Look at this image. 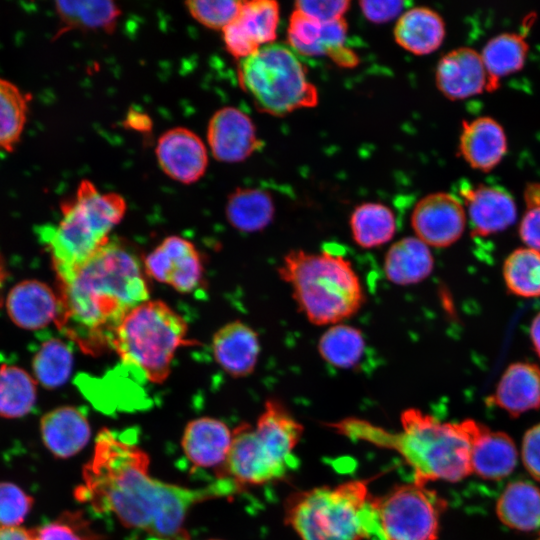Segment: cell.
Instances as JSON below:
<instances>
[{
	"label": "cell",
	"instance_id": "obj_4",
	"mask_svg": "<svg viewBox=\"0 0 540 540\" xmlns=\"http://www.w3.org/2000/svg\"><path fill=\"white\" fill-rule=\"evenodd\" d=\"M277 272L291 289L298 311L314 325L342 323L364 305L359 275L340 254L292 249L283 256Z\"/></svg>",
	"mask_w": 540,
	"mask_h": 540
},
{
	"label": "cell",
	"instance_id": "obj_32",
	"mask_svg": "<svg viewBox=\"0 0 540 540\" xmlns=\"http://www.w3.org/2000/svg\"><path fill=\"white\" fill-rule=\"evenodd\" d=\"M349 226L353 241L363 249H374L391 241L397 231L394 212L377 202H365L355 207Z\"/></svg>",
	"mask_w": 540,
	"mask_h": 540
},
{
	"label": "cell",
	"instance_id": "obj_14",
	"mask_svg": "<svg viewBox=\"0 0 540 540\" xmlns=\"http://www.w3.org/2000/svg\"><path fill=\"white\" fill-rule=\"evenodd\" d=\"M207 143L213 157L225 163L244 161L263 146L251 118L232 106L223 107L212 115L207 127Z\"/></svg>",
	"mask_w": 540,
	"mask_h": 540
},
{
	"label": "cell",
	"instance_id": "obj_30",
	"mask_svg": "<svg viewBox=\"0 0 540 540\" xmlns=\"http://www.w3.org/2000/svg\"><path fill=\"white\" fill-rule=\"evenodd\" d=\"M496 514L507 527L531 531L540 527V489L528 481L510 482L496 503Z\"/></svg>",
	"mask_w": 540,
	"mask_h": 540
},
{
	"label": "cell",
	"instance_id": "obj_23",
	"mask_svg": "<svg viewBox=\"0 0 540 540\" xmlns=\"http://www.w3.org/2000/svg\"><path fill=\"white\" fill-rule=\"evenodd\" d=\"M232 441V431L221 420L200 417L187 423L181 445L195 466L209 468L224 464Z\"/></svg>",
	"mask_w": 540,
	"mask_h": 540
},
{
	"label": "cell",
	"instance_id": "obj_49",
	"mask_svg": "<svg viewBox=\"0 0 540 540\" xmlns=\"http://www.w3.org/2000/svg\"><path fill=\"white\" fill-rule=\"evenodd\" d=\"M530 337L533 348L540 358V312L535 315L530 326Z\"/></svg>",
	"mask_w": 540,
	"mask_h": 540
},
{
	"label": "cell",
	"instance_id": "obj_18",
	"mask_svg": "<svg viewBox=\"0 0 540 540\" xmlns=\"http://www.w3.org/2000/svg\"><path fill=\"white\" fill-rule=\"evenodd\" d=\"M211 347L217 364L233 378L251 375L261 352L257 332L241 320L220 327L212 337Z\"/></svg>",
	"mask_w": 540,
	"mask_h": 540
},
{
	"label": "cell",
	"instance_id": "obj_39",
	"mask_svg": "<svg viewBox=\"0 0 540 540\" xmlns=\"http://www.w3.org/2000/svg\"><path fill=\"white\" fill-rule=\"evenodd\" d=\"M31 540H101L81 512H64L55 520L30 529Z\"/></svg>",
	"mask_w": 540,
	"mask_h": 540
},
{
	"label": "cell",
	"instance_id": "obj_11",
	"mask_svg": "<svg viewBox=\"0 0 540 540\" xmlns=\"http://www.w3.org/2000/svg\"><path fill=\"white\" fill-rule=\"evenodd\" d=\"M142 261L149 278L179 293H192L203 284L202 256L191 241L181 236L166 237Z\"/></svg>",
	"mask_w": 540,
	"mask_h": 540
},
{
	"label": "cell",
	"instance_id": "obj_41",
	"mask_svg": "<svg viewBox=\"0 0 540 540\" xmlns=\"http://www.w3.org/2000/svg\"><path fill=\"white\" fill-rule=\"evenodd\" d=\"M33 503V498L16 484L0 482V526H19Z\"/></svg>",
	"mask_w": 540,
	"mask_h": 540
},
{
	"label": "cell",
	"instance_id": "obj_10",
	"mask_svg": "<svg viewBox=\"0 0 540 540\" xmlns=\"http://www.w3.org/2000/svg\"><path fill=\"white\" fill-rule=\"evenodd\" d=\"M292 465L280 459L253 425L242 423L232 431L227 458L219 478L245 485H263L285 477Z\"/></svg>",
	"mask_w": 540,
	"mask_h": 540
},
{
	"label": "cell",
	"instance_id": "obj_45",
	"mask_svg": "<svg viewBox=\"0 0 540 540\" xmlns=\"http://www.w3.org/2000/svg\"><path fill=\"white\" fill-rule=\"evenodd\" d=\"M360 9L369 21L381 24L396 18L405 7L403 1H361Z\"/></svg>",
	"mask_w": 540,
	"mask_h": 540
},
{
	"label": "cell",
	"instance_id": "obj_12",
	"mask_svg": "<svg viewBox=\"0 0 540 540\" xmlns=\"http://www.w3.org/2000/svg\"><path fill=\"white\" fill-rule=\"evenodd\" d=\"M461 200L446 192L431 193L413 208L411 227L415 237L429 247L445 248L457 242L466 226V211Z\"/></svg>",
	"mask_w": 540,
	"mask_h": 540
},
{
	"label": "cell",
	"instance_id": "obj_34",
	"mask_svg": "<svg viewBox=\"0 0 540 540\" xmlns=\"http://www.w3.org/2000/svg\"><path fill=\"white\" fill-rule=\"evenodd\" d=\"M56 10L65 29L112 32L121 15L120 7L109 0L59 1Z\"/></svg>",
	"mask_w": 540,
	"mask_h": 540
},
{
	"label": "cell",
	"instance_id": "obj_16",
	"mask_svg": "<svg viewBox=\"0 0 540 540\" xmlns=\"http://www.w3.org/2000/svg\"><path fill=\"white\" fill-rule=\"evenodd\" d=\"M460 195L467 208L472 234L489 236L512 225L517 217V207L512 195L496 185L479 183L463 185Z\"/></svg>",
	"mask_w": 540,
	"mask_h": 540
},
{
	"label": "cell",
	"instance_id": "obj_8",
	"mask_svg": "<svg viewBox=\"0 0 540 540\" xmlns=\"http://www.w3.org/2000/svg\"><path fill=\"white\" fill-rule=\"evenodd\" d=\"M238 81L256 108L273 116L314 107L318 92L295 52L280 43L261 47L239 60Z\"/></svg>",
	"mask_w": 540,
	"mask_h": 540
},
{
	"label": "cell",
	"instance_id": "obj_9",
	"mask_svg": "<svg viewBox=\"0 0 540 540\" xmlns=\"http://www.w3.org/2000/svg\"><path fill=\"white\" fill-rule=\"evenodd\" d=\"M446 506L436 491L414 481L372 496L379 535L384 540H437Z\"/></svg>",
	"mask_w": 540,
	"mask_h": 540
},
{
	"label": "cell",
	"instance_id": "obj_37",
	"mask_svg": "<svg viewBox=\"0 0 540 540\" xmlns=\"http://www.w3.org/2000/svg\"><path fill=\"white\" fill-rule=\"evenodd\" d=\"M72 367V350L66 342L58 338L45 341L32 362L37 382L47 389H55L65 384L71 375Z\"/></svg>",
	"mask_w": 540,
	"mask_h": 540
},
{
	"label": "cell",
	"instance_id": "obj_43",
	"mask_svg": "<svg viewBox=\"0 0 540 540\" xmlns=\"http://www.w3.org/2000/svg\"><path fill=\"white\" fill-rule=\"evenodd\" d=\"M350 2L345 0H300L295 9L322 23L343 18Z\"/></svg>",
	"mask_w": 540,
	"mask_h": 540
},
{
	"label": "cell",
	"instance_id": "obj_35",
	"mask_svg": "<svg viewBox=\"0 0 540 540\" xmlns=\"http://www.w3.org/2000/svg\"><path fill=\"white\" fill-rule=\"evenodd\" d=\"M37 397L35 380L22 368L0 367V416L20 418L34 407Z\"/></svg>",
	"mask_w": 540,
	"mask_h": 540
},
{
	"label": "cell",
	"instance_id": "obj_1",
	"mask_svg": "<svg viewBox=\"0 0 540 540\" xmlns=\"http://www.w3.org/2000/svg\"><path fill=\"white\" fill-rule=\"evenodd\" d=\"M149 465L143 449L103 429L83 468V485L76 497L154 540H188L184 523L196 504L234 495L241 488L226 478L202 488L182 487L151 477Z\"/></svg>",
	"mask_w": 540,
	"mask_h": 540
},
{
	"label": "cell",
	"instance_id": "obj_29",
	"mask_svg": "<svg viewBox=\"0 0 540 540\" xmlns=\"http://www.w3.org/2000/svg\"><path fill=\"white\" fill-rule=\"evenodd\" d=\"M225 215L239 232H260L272 222L275 204L270 193L263 189L239 187L228 195Z\"/></svg>",
	"mask_w": 540,
	"mask_h": 540
},
{
	"label": "cell",
	"instance_id": "obj_44",
	"mask_svg": "<svg viewBox=\"0 0 540 540\" xmlns=\"http://www.w3.org/2000/svg\"><path fill=\"white\" fill-rule=\"evenodd\" d=\"M521 456L530 475L540 481V423L526 431L522 441Z\"/></svg>",
	"mask_w": 540,
	"mask_h": 540
},
{
	"label": "cell",
	"instance_id": "obj_48",
	"mask_svg": "<svg viewBox=\"0 0 540 540\" xmlns=\"http://www.w3.org/2000/svg\"><path fill=\"white\" fill-rule=\"evenodd\" d=\"M0 540H31L30 529L20 526H0Z\"/></svg>",
	"mask_w": 540,
	"mask_h": 540
},
{
	"label": "cell",
	"instance_id": "obj_26",
	"mask_svg": "<svg viewBox=\"0 0 540 540\" xmlns=\"http://www.w3.org/2000/svg\"><path fill=\"white\" fill-rule=\"evenodd\" d=\"M518 451L506 433L491 431L482 425L471 449V469L482 479L498 481L512 473Z\"/></svg>",
	"mask_w": 540,
	"mask_h": 540
},
{
	"label": "cell",
	"instance_id": "obj_21",
	"mask_svg": "<svg viewBox=\"0 0 540 540\" xmlns=\"http://www.w3.org/2000/svg\"><path fill=\"white\" fill-rule=\"evenodd\" d=\"M488 401L517 417L540 408V368L529 362L510 364Z\"/></svg>",
	"mask_w": 540,
	"mask_h": 540
},
{
	"label": "cell",
	"instance_id": "obj_5",
	"mask_svg": "<svg viewBox=\"0 0 540 540\" xmlns=\"http://www.w3.org/2000/svg\"><path fill=\"white\" fill-rule=\"evenodd\" d=\"M126 209L120 194L100 192L86 179L79 183L75 195L61 204L58 224L39 230L60 284L69 281L110 241V233Z\"/></svg>",
	"mask_w": 540,
	"mask_h": 540
},
{
	"label": "cell",
	"instance_id": "obj_6",
	"mask_svg": "<svg viewBox=\"0 0 540 540\" xmlns=\"http://www.w3.org/2000/svg\"><path fill=\"white\" fill-rule=\"evenodd\" d=\"M369 479L291 493L284 522L299 540H365L379 535Z\"/></svg>",
	"mask_w": 540,
	"mask_h": 540
},
{
	"label": "cell",
	"instance_id": "obj_3",
	"mask_svg": "<svg viewBox=\"0 0 540 540\" xmlns=\"http://www.w3.org/2000/svg\"><path fill=\"white\" fill-rule=\"evenodd\" d=\"M400 422L396 433L352 417L329 426L350 439L394 450L412 468L418 484L457 482L472 473L471 449L482 424L471 419L441 422L416 408L405 409Z\"/></svg>",
	"mask_w": 540,
	"mask_h": 540
},
{
	"label": "cell",
	"instance_id": "obj_2",
	"mask_svg": "<svg viewBox=\"0 0 540 540\" xmlns=\"http://www.w3.org/2000/svg\"><path fill=\"white\" fill-rule=\"evenodd\" d=\"M143 261L119 240L110 241L69 281L60 284L57 326L86 353L112 348L127 314L149 300Z\"/></svg>",
	"mask_w": 540,
	"mask_h": 540
},
{
	"label": "cell",
	"instance_id": "obj_27",
	"mask_svg": "<svg viewBox=\"0 0 540 540\" xmlns=\"http://www.w3.org/2000/svg\"><path fill=\"white\" fill-rule=\"evenodd\" d=\"M445 22L429 7H413L402 14L394 28L396 42L415 55L438 49L445 38Z\"/></svg>",
	"mask_w": 540,
	"mask_h": 540
},
{
	"label": "cell",
	"instance_id": "obj_13",
	"mask_svg": "<svg viewBox=\"0 0 540 540\" xmlns=\"http://www.w3.org/2000/svg\"><path fill=\"white\" fill-rule=\"evenodd\" d=\"M279 19L280 7L276 1H243L238 16L222 31L226 50L241 60L274 43Z\"/></svg>",
	"mask_w": 540,
	"mask_h": 540
},
{
	"label": "cell",
	"instance_id": "obj_19",
	"mask_svg": "<svg viewBox=\"0 0 540 540\" xmlns=\"http://www.w3.org/2000/svg\"><path fill=\"white\" fill-rule=\"evenodd\" d=\"M507 148L504 128L493 117L479 116L462 122L459 153L473 169L483 172L494 169Z\"/></svg>",
	"mask_w": 540,
	"mask_h": 540
},
{
	"label": "cell",
	"instance_id": "obj_50",
	"mask_svg": "<svg viewBox=\"0 0 540 540\" xmlns=\"http://www.w3.org/2000/svg\"><path fill=\"white\" fill-rule=\"evenodd\" d=\"M537 540H540V535H539V537L537 538Z\"/></svg>",
	"mask_w": 540,
	"mask_h": 540
},
{
	"label": "cell",
	"instance_id": "obj_15",
	"mask_svg": "<svg viewBox=\"0 0 540 540\" xmlns=\"http://www.w3.org/2000/svg\"><path fill=\"white\" fill-rule=\"evenodd\" d=\"M156 158L161 170L182 184L199 181L208 167V150L203 140L192 130L175 127L158 139Z\"/></svg>",
	"mask_w": 540,
	"mask_h": 540
},
{
	"label": "cell",
	"instance_id": "obj_25",
	"mask_svg": "<svg viewBox=\"0 0 540 540\" xmlns=\"http://www.w3.org/2000/svg\"><path fill=\"white\" fill-rule=\"evenodd\" d=\"M434 268L430 247L415 236L394 242L383 260V271L388 281L399 286L418 284L427 279Z\"/></svg>",
	"mask_w": 540,
	"mask_h": 540
},
{
	"label": "cell",
	"instance_id": "obj_7",
	"mask_svg": "<svg viewBox=\"0 0 540 540\" xmlns=\"http://www.w3.org/2000/svg\"><path fill=\"white\" fill-rule=\"evenodd\" d=\"M185 319L161 300H147L131 310L118 326L112 348L122 362L137 368L154 384L170 375L179 348L189 345Z\"/></svg>",
	"mask_w": 540,
	"mask_h": 540
},
{
	"label": "cell",
	"instance_id": "obj_20",
	"mask_svg": "<svg viewBox=\"0 0 540 540\" xmlns=\"http://www.w3.org/2000/svg\"><path fill=\"white\" fill-rule=\"evenodd\" d=\"M6 308L11 320L28 330L41 329L60 314V298L45 283L39 280H24L9 292Z\"/></svg>",
	"mask_w": 540,
	"mask_h": 540
},
{
	"label": "cell",
	"instance_id": "obj_46",
	"mask_svg": "<svg viewBox=\"0 0 540 540\" xmlns=\"http://www.w3.org/2000/svg\"><path fill=\"white\" fill-rule=\"evenodd\" d=\"M328 56L335 64L341 67L351 68L358 64L356 53L345 45L334 49Z\"/></svg>",
	"mask_w": 540,
	"mask_h": 540
},
{
	"label": "cell",
	"instance_id": "obj_51",
	"mask_svg": "<svg viewBox=\"0 0 540 540\" xmlns=\"http://www.w3.org/2000/svg\"><path fill=\"white\" fill-rule=\"evenodd\" d=\"M211 540H218V539H211Z\"/></svg>",
	"mask_w": 540,
	"mask_h": 540
},
{
	"label": "cell",
	"instance_id": "obj_17",
	"mask_svg": "<svg viewBox=\"0 0 540 540\" xmlns=\"http://www.w3.org/2000/svg\"><path fill=\"white\" fill-rule=\"evenodd\" d=\"M439 91L451 100H459L488 91V74L480 52L458 47L447 52L435 72Z\"/></svg>",
	"mask_w": 540,
	"mask_h": 540
},
{
	"label": "cell",
	"instance_id": "obj_47",
	"mask_svg": "<svg viewBox=\"0 0 540 540\" xmlns=\"http://www.w3.org/2000/svg\"><path fill=\"white\" fill-rule=\"evenodd\" d=\"M125 124L129 128L141 132L148 131L151 128V120L148 115L133 110L127 114Z\"/></svg>",
	"mask_w": 540,
	"mask_h": 540
},
{
	"label": "cell",
	"instance_id": "obj_31",
	"mask_svg": "<svg viewBox=\"0 0 540 540\" xmlns=\"http://www.w3.org/2000/svg\"><path fill=\"white\" fill-rule=\"evenodd\" d=\"M528 51L523 33L502 32L490 38L480 52L488 74V91L497 89L501 78L521 70Z\"/></svg>",
	"mask_w": 540,
	"mask_h": 540
},
{
	"label": "cell",
	"instance_id": "obj_40",
	"mask_svg": "<svg viewBox=\"0 0 540 540\" xmlns=\"http://www.w3.org/2000/svg\"><path fill=\"white\" fill-rule=\"evenodd\" d=\"M243 1L238 0H191L185 2L190 15L201 25L221 30L238 16Z\"/></svg>",
	"mask_w": 540,
	"mask_h": 540
},
{
	"label": "cell",
	"instance_id": "obj_28",
	"mask_svg": "<svg viewBox=\"0 0 540 540\" xmlns=\"http://www.w3.org/2000/svg\"><path fill=\"white\" fill-rule=\"evenodd\" d=\"M254 428L282 460L294 464V449L300 442L304 428L281 401L268 399Z\"/></svg>",
	"mask_w": 540,
	"mask_h": 540
},
{
	"label": "cell",
	"instance_id": "obj_33",
	"mask_svg": "<svg viewBox=\"0 0 540 540\" xmlns=\"http://www.w3.org/2000/svg\"><path fill=\"white\" fill-rule=\"evenodd\" d=\"M365 349L362 331L343 322L328 326L317 343L320 357L330 366L343 370L355 368L362 360Z\"/></svg>",
	"mask_w": 540,
	"mask_h": 540
},
{
	"label": "cell",
	"instance_id": "obj_24",
	"mask_svg": "<svg viewBox=\"0 0 540 540\" xmlns=\"http://www.w3.org/2000/svg\"><path fill=\"white\" fill-rule=\"evenodd\" d=\"M347 31L344 18L322 23L295 9L289 19L287 38L297 54L328 56L331 51L344 45Z\"/></svg>",
	"mask_w": 540,
	"mask_h": 540
},
{
	"label": "cell",
	"instance_id": "obj_42",
	"mask_svg": "<svg viewBox=\"0 0 540 540\" xmlns=\"http://www.w3.org/2000/svg\"><path fill=\"white\" fill-rule=\"evenodd\" d=\"M525 212L519 223L524 244L540 252V182L527 183L523 192Z\"/></svg>",
	"mask_w": 540,
	"mask_h": 540
},
{
	"label": "cell",
	"instance_id": "obj_22",
	"mask_svg": "<svg viewBox=\"0 0 540 540\" xmlns=\"http://www.w3.org/2000/svg\"><path fill=\"white\" fill-rule=\"evenodd\" d=\"M45 447L57 458H69L80 452L90 440L87 417L76 407L63 406L47 412L40 421Z\"/></svg>",
	"mask_w": 540,
	"mask_h": 540
},
{
	"label": "cell",
	"instance_id": "obj_38",
	"mask_svg": "<svg viewBox=\"0 0 540 540\" xmlns=\"http://www.w3.org/2000/svg\"><path fill=\"white\" fill-rule=\"evenodd\" d=\"M29 97L0 78V151H11L25 126Z\"/></svg>",
	"mask_w": 540,
	"mask_h": 540
},
{
	"label": "cell",
	"instance_id": "obj_36",
	"mask_svg": "<svg viewBox=\"0 0 540 540\" xmlns=\"http://www.w3.org/2000/svg\"><path fill=\"white\" fill-rule=\"evenodd\" d=\"M503 278L511 294L540 297V252L528 247L511 252L503 264Z\"/></svg>",
	"mask_w": 540,
	"mask_h": 540
}]
</instances>
